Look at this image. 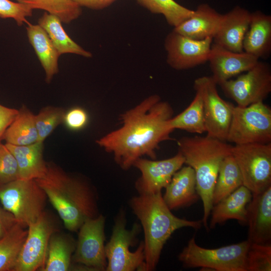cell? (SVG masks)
Wrapping results in <instances>:
<instances>
[{"label":"cell","mask_w":271,"mask_h":271,"mask_svg":"<svg viewBox=\"0 0 271 271\" xmlns=\"http://www.w3.org/2000/svg\"><path fill=\"white\" fill-rule=\"evenodd\" d=\"M173 109L157 94L151 95L120 116L121 126L96 142L113 155L116 164L124 170L147 156L156 159L160 144L170 140L174 131L169 125Z\"/></svg>","instance_id":"6da1fadb"},{"label":"cell","mask_w":271,"mask_h":271,"mask_svg":"<svg viewBox=\"0 0 271 271\" xmlns=\"http://www.w3.org/2000/svg\"><path fill=\"white\" fill-rule=\"evenodd\" d=\"M35 180L70 231L77 232L88 219L100 213L95 188L82 177L73 176L47 163L45 175Z\"/></svg>","instance_id":"7a4b0ae2"},{"label":"cell","mask_w":271,"mask_h":271,"mask_svg":"<svg viewBox=\"0 0 271 271\" xmlns=\"http://www.w3.org/2000/svg\"><path fill=\"white\" fill-rule=\"evenodd\" d=\"M129 205L144 230L145 271L156 269L164 245L176 230L186 227L199 229L202 226V220H188L174 215L161 192L133 196Z\"/></svg>","instance_id":"3957f363"},{"label":"cell","mask_w":271,"mask_h":271,"mask_svg":"<svg viewBox=\"0 0 271 271\" xmlns=\"http://www.w3.org/2000/svg\"><path fill=\"white\" fill-rule=\"evenodd\" d=\"M185 164L194 171L197 190L203 205L202 223L206 227L213 206L212 196L223 160L231 154L232 146L206 136L182 137L177 141Z\"/></svg>","instance_id":"277c9868"},{"label":"cell","mask_w":271,"mask_h":271,"mask_svg":"<svg viewBox=\"0 0 271 271\" xmlns=\"http://www.w3.org/2000/svg\"><path fill=\"white\" fill-rule=\"evenodd\" d=\"M126 224L125 212L120 209L115 217L110 239L105 245L106 271H145L144 241L140 242L136 250H130L137 242L141 227L136 223L131 229H127Z\"/></svg>","instance_id":"5b68a950"},{"label":"cell","mask_w":271,"mask_h":271,"mask_svg":"<svg viewBox=\"0 0 271 271\" xmlns=\"http://www.w3.org/2000/svg\"><path fill=\"white\" fill-rule=\"evenodd\" d=\"M250 244L247 240L216 248L199 246L192 237L178 255L188 268L200 267L216 271H246V256Z\"/></svg>","instance_id":"8992f818"},{"label":"cell","mask_w":271,"mask_h":271,"mask_svg":"<svg viewBox=\"0 0 271 271\" xmlns=\"http://www.w3.org/2000/svg\"><path fill=\"white\" fill-rule=\"evenodd\" d=\"M47 195L35 179H18L0 188L3 208L27 225L45 211Z\"/></svg>","instance_id":"52a82bcc"},{"label":"cell","mask_w":271,"mask_h":271,"mask_svg":"<svg viewBox=\"0 0 271 271\" xmlns=\"http://www.w3.org/2000/svg\"><path fill=\"white\" fill-rule=\"evenodd\" d=\"M226 141L235 145L271 142V108L263 101L234 105Z\"/></svg>","instance_id":"ba28073f"},{"label":"cell","mask_w":271,"mask_h":271,"mask_svg":"<svg viewBox=\"0 0 271 271\" xmlns=\"http://www.w3.org/2000/svg\"><path fill=\"white\" fill-rule=\"evenodd\" d=\"M231 155L240 171L243 185L252 194L271 186V143L235 145Z\"/></svg>","instance_id":"9c48e42d"},{"label":"cell","mask_w":271,"mask_h":271,"mask_svg":"<svg viewBox=\"0 0 271 271\" xmlns=\"http://www.w3.org/2000/svg\"><path fill=\"white\" fill-rule=\"evenodd\" d=\"M105 217L102 214L85 220L78 230V239L72 262L79 269L106 270Z\"/></svg>","instance_id":"30bf717a"},{"label":"cell","mask_w":271,"mask_h":271,"mask_svg":"<svg viewBox=\"0 0 271 271\" xmlns=\"http://www.w3.org/2000/svg\"><path fill=\"white\" fill-rule=\"evenodd\" d=\"M217 85L211 76H204L194 80L193 87L202 100L206 136L226 141L234 105L220 96Z\"/></svg>","instance_id":"8fae6325"},{"label":"cell","mask_w":271,"mask_h":271,"mask_svg":"<svg viewBox=\"0 0 271 271\" xmlns=\"http://www.w3.org/2000/svg\"><path fill=\"white\" fill-rule=\"evenodd\" d=\"M224 94L237 105L245 107L263 101L271 92V69L268 64L258 61L256 65L235 79L218 84Z\"/></svg>","instance_id":"7c38bea8"},{"label":"cell","mask_w":271,"mask_h":271,"mask_svg":"<svg viewBox=\"0 0 271 271\" xmlns=\"http://www.w3.org/2000/svg\"><path fill=\"white\" fill-rule=\"evenodd\" d=\"M58 230L54 220L45 211L29 224L26 240L12 271H42L50 238Z\"/></svg>","instance_id":"4fadbf2b"},{"label":"cell","mask_w":271,"mask_h":271,"mask_svg":"<svg viewBox=\"0 0 271 271\" xmlns=\"http://www.w3.org/2000/svg\"><path fill=\"white\" fill-rule=\"evenodd\" d=\"M213 39L195 40L175 31L166 36L164 47L167 62L177 70H187L208 61Z\"/></svg>","instance_id":"5bb4252c"},{"label":"cell","mask_w":271,"mask_h":271,"mask_svg":"<svg viewBox=\"0 0 271 271\" xmlns=\"http://www.w3.org/2000/svg\"><path fill=\"white\" fill-rule=\"evenodd\" d=\"M185 164L181 153L161 160L140 158L133 164L141 173L135 183L139 194H154L161 192L171 181L175 173Z\"/></svg>","instance_id":"9a60e30c"},{"label":"cell","mask_w":271,"mask_h":271,"mask_svg":"<svg viewBox=\"0 0 271 271\" xmlns=\"http://www.w3.org/2000/svg\"><path fill=\"white\" fill-rule=\"evenodd\" d=\"M258 60L244 51L233 52L213 43L208 61L212 73L211 77L218 85L250 70Z\"/></svg>","instance_id":"2e32d148"},{"label":"cell","mask_w":271,"mask_h":271,"mask_svg":"<svg viewBox=\"0 0 271 271\" xmlns=\"http://www.w3.org/2000/svg\"><path fill=\"white\" fill-rule=\"evenodd\" d=\"M246 224L250 243H270L271 186L258 193H252L247 206Z\"/></svg>","instance_id":"e0dca14e"},{"label":"cell","mask_w":271,"mask_h":271,"mask_svg":"<svg viewBox=\"0 0 271 271\" xmlns=\"http://www.w3.org/2000/svg\"><path fill=\"white\" fill-rule=\"evenodd\" d=\"M250 18L251 13L238 6L223 14L218 30L213 39L214 44L233 52H243V41Z\"/></svg>","instance_id":"ac0fdd59"},{"label":"cell","mask_w":271,"mask_h":271,"mask_svg":"<svg viewBox=\"0 0 271 271\" xmlns=\"http://www.w3.org/2000/svg\"><path fill=\"white\" fill-rule=\"evenodd\" d=\"M165 189L163 198L171 211L188 206L197 201L200 197L194 171L188 165L175 173Z\"/></svg>","instance_id":"d6986e66"},{"label":"cell","mask_w":271,"mask_h":271,"mask_svg":"<svg viewBox=\"0 0 271 271\" xmlns=\"http://www.w3.org/2000/svg\"><path fill=\"white\" fill-rule=\"evenodd\" d=\"M223 14L207 4H202L188 19L174 28V31L195 40L213 39L221 23Z\"/></svg>","instance_id":"ffe728a7"},{"label":"cell","mask_w":271,"mask_h":271,"mask_svg":"<svg viewBox=\"0 0 271 271\" xmlns=\"http://www.w3.org/2000/svg\"><path fill=\"white\" fill-rule=\"evenodd\" d=\"M243 51L258 59L271 52V16L257 10L251 13L248 29L243 41Z\"/></svg>","instance_id":"44dd1931"},{"label":"cell","mask_w":271,"mask_h":271,"mask_svg":"<svg viewBox=\"0 0 271 271\" xmlns=\"http://www.w3.org/2000/svg\"><path fill=\"white\" fill-rule=\"evenodd\" d=\"M251 197V191L242 185L214 205L210 213V228L229 219L246 224L247 206Z\"/></svg>","instance_id":"7402d4cb"},{"label":"cell","mask_w":271,"mask_h":271,"mask_svg":"<svg viewBox=\"0 0 271 271\" xmlns=\"http://www.w3.org/2000/svg\"><path fill=\"white\" fill-rule=\"evenodd\" d=\"M5 145L16 160L19 179H36L45 175L47 163L43 158V142L25 146Z\"/></svg>","instance_id":"603a6c76"},{"label":"cell","mask_w":271,"mask_h":271,"mask_svg":"<svg viewBox=\"0 0 271 271\" xmlns=\"http://www.w3.org/2000/svg\"><path fill=\"white\" fill-rule=\"evenodd\" d=\"M27 34L30 43L34 48L46 76L50 83L59 71L58 60L60 55L45 31L38 24H27Z\"/></svg>","instance_id":"cb8c5ba5"},{"label":"cell","mask_w":271,"mask_h":271,"mask_svg":"<svg viewBox=\"0 0 271 271\" xmlns=\"http://www.w3.org/2000/svg\"><path fill=\"white\" fill-rule=\"evenodd\" d=\"M76 241L70 235L55 232L51 236L45 266L42 271H67L71 269L72 258Z\"/></svg>","instance_id":"d4e9b609"},{"label":"cell","mask_w":271,"mask_h":271,"mask_svg":"<svg viewBox=\"0 0 271 271\" xmlns=\"http://www.w3.org/2000/svg\"><path fill=\"white\" fill-rule=\"evenodd\" d=\"M40 25L47 33L61 55L71 53L91 58L92 53L74 42L64 29L61 20L56 16L45 12L38 20Z\"/></svg>","instance_id":"484cf974"},{"label":"cell","mask_w":271,"mask_h":271,"mask_svg":"<svg viewBox=\"0 0 271 271\" xmlns=\"http://www.w3.org/2000/svg\"><path fill=\"white\" fill-rule=\"evenodd\" d=\"M3 139L6 144L17 146L28 145L38 142L35 115L26 107H22L6 129Z\"/></svg>","instance_id":"4316f807"},{"label":"cell","mask_w":271,"mask_h":271,"mask_svg":"<svg viewBox=\"0 0 271 271\" xmlns=\"http://www.w3.org/2000/svg\"><path fill=\"white\" fill-rule=\"evenodd\" d=\"M28 233V225L17 222L0 239V271H12Z\"/></svg>","instance_id":"83f0119b"},{"label":"cell","mask_w":271,"mask_h":271,"mask_svg":"<svg viewBox=\"0 0 271 271\" xmlns=\"http://www.w3.org/2000/svg\"><path fill=\"white\" fill-rule=\"evenodd\" d=\"M243 185L242 175L231 154L220 166L212 196L213 205Z\"/></svg>","instance_id":"f1b7e54d"},{"label":"cell","mask_w":271,"mask_h":271,"mask_svg":"<svg viewBox=\"0 0 271 271\" xmlns=\"http://www.w3.org/2000/svg\"><path fill=\"white\" fill-rule=\"evenodd\" d=\"M169 125L173 130L179 129L198 134L206 132L203 102L198 93L195 92L194 99L185 109L170 119Z\"/></svg>","instance_id":"f546056e"},{"label":"cell","mask_w":271,"mask_h":271,"mask_svg":"<svg viewBox=\"0 0 271 271\" xmlns=\"http://www.w3.org/2000/svg\"><path fill=\"white\" fill-rule=\"evenodd\" d=\"M32 9H39L57 17L64 24L77 19L81 15V7L73 0H16Z\"/></svg>","instance_id":"4dcf8cb0"},{"label":"cell","mask_w":271,"mask_h":271,"mask_svg":"<svg viewBox=\"0 0 271 271\" xmlns=\"http://www.w3.org/2000/svg\"><path fill=\"white\" fill-rule=\"evenodd\" d=\"M151 13L161 14L174 28L190 18L194 10L189 9L174 0H136Z\"/></svg>","instance_id":"1f68e13d"},{"label":"cell","mask_w":271,"mask_h":271,"mask_svg":"<svg viewBox=\"0 0 271 271\" xmlns=\"http://www.w3.org/2000/svg\"><path fill=\"white\" fill-rule=\"evenodd\" d=\"M65 112L62 108L47 106L35 115L38 142H43L57 126L63 122Z\"/></svg>","instance_id":"d6a6232c"},{"label":"cell","mask_w":271,"mask_h":271,"mask_svg":"<svg viewBox=\"0 0 271 271\" xmlns=\"http://www.w3.org/2000/svg\"><path fill=\"white\" fill-rule=\"evenodd\" d=\"M246 271L271 270V244L250 243L246 256Z\"/></svg>","instance_id":"836d02e7"},{"label":"cell","mask_w":271,"mask_h":271,"mask_svg":"<svg viewBox=\"0 0 271 271\" xmlns=\"http://www.w3.org/2000/svg\"><path fill=\"white\" fill-rule=\"evenodd\" d=\"M18 179L16 160L6 145L0 143V188Z\"/></svg>","instance_id":"e575fe53"},{"label":"cell","mask_w":271,"mask_h":271,"mask_svg":"<svg viewBox=\"0 0 271 271\" xmlns=\"http://www.w3.org/2000/svg\"><path fill=\"white\" fill-rule=\"evenodd\" d=\"M33 10L26 4L10 0H0V18L13 19L19 26L29 23L27 18L32 16Z\"/></svg>","instance_id":"d590c367"},{"label":"cell","mask_w":271,"mask_h":271,"mask_svg":"<svg viewBox=\"0 0 271 271\" xmlns=\"http://www.w3.org/2000/svg\"><path fill=\"white\" fill-rule=\"evenodd\" d=\"M88 121V115L82 108L73 107L66 111L63 122L70 129L79 130L83 128Z\"/></svg>","instance_id":"8d00e7d4"},{"label":"cell","mask_w":271,"mask_h":271,"mask_svg":"<svg viewBox=\"0 0 271 271\" xmlns=\"http://www.w3.org/2000/svg\"><path fill=\"white\" fill-rule=\"evenodd\" d=\"M18 110L0 104V139H3L5 132L15 118Z\"/></svg>","instance_id":"74e56055"},{"label":"cell","mask_w":271,"mask_h":271,"mask_svg":"<svg viewBox=\"0 0 271 271\" xmlns=\"http://www.w3.org/2000/svg\"><path fill=\"white\" fill-rule=\"evenodd\" d=\"M18 221L14 215L0 206V239L3 237Z\"/></svg>","instance_id":"f35d334b"},{"label":"cell","mask_w":271,"mask_h":271,"mask_svg":"<svg viewBox=\"0 0 271 271\" xmlns=\"http://www.w3.org/2000/svg\"><path fill=\"white\" fill-rule=\"evenodd\" d=\"M80 7L92 10H99L105 9L116 0H73Z\"/></svg>","instance_id":"ab89813d"}]
</instances>
